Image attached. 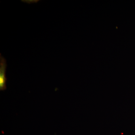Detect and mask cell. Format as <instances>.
Masks as SVG:
<instances>
[{
  "instance_id": "6da1fadb",
  "label": "cell",
  "mask_w": 135,
  "mask_h": 135,
  "mask_svg": "<svg viewBox=\"0 0 135 135\" xmlns=\"http://www.w3.org/2000/svg\"><path fill=\"white\" fill-rule=\"evenodd\" d=\"M7 65V61L0 54V90H4L7 88V79L6 75V68Z\"/></svg>"
}]
</instances>
